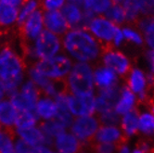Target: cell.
I'll list each match as a JSON object with an SVG mask.
<instances>
[{"label":"cell","mask_w":154,"mask_h":153,"mask_svg":"<svg viewBox=\"0 0 154 153\" xmlns=\"http://www.w3.org/2000/svg\"><path fill=\"white\" fill-rule=\"evenodd\" d=\"M62 47L72 60L77 62H89L102 53V47L87 30L72 29L62 36Z\"/></svg>","instance_id":"obj_1"},{"label":"cell","mask_w":154,"mask_h":153,"mask_svg":"<svg viewBox=\"0 0 154 153\" xmlns=\"http://www.w3.org/2000/svg\"><path fill=\"white\" fill-rule=\"evenodd\" d=\"M27 70L26 61L11 45L6 44L0 48V80L5 84L8 96L26 80Z\"/></svg>","instance_id":"obj_2"},{"label":"cell","mask_w":154,"mask_h":153,"mask_svg":"<svg viewBox=\"0 0 154 153\" xmlns=\"http://www.w3.org/2000/svg\"><path fill=\"white\" fill-rule=\"evenodd\" d=\"M94 72L86 62H76L65 80L66 90L76 96L92 95L94 90Z\"/></svg>","instance_id":"obj_3"},{"label":"cell","mask_w":154,"mask_h":153,"mask_svg":"<svg viewBox=\"0 0 154 153\" xmlns=\"http://www.w3.org/2000/svg\"><path fill=\"white\" fill-rule=\"evenodd\" d=\"M31 66H34L41 74L52 81L64 82L73 64L67 55L59 54L56 57L48 60H38Z\"/></svg>","instance_id":"obj_4"},{"label":"cell","mask_w":154,"mask_h":153,"mask_svg":"<svg viewBox=\"0 0 154 153\" xmlns=\"http://www.w3.org/2000/svg\"><path fill=\"white\" fill-rule=\"evenodd\" d=\"M61 48L62 41L60 36L48 30H44L34 43V50L37 61L56 57L61 51Z\"/></svg>","instance_id":"obj_5"},{"label":"cell","mask_w":154,"mask_h":153,"mask_svg":"<svg viewBox=\"0 0 154 153\" xmlns=\"http://www.w3.org/2000/svg\"><path fill=\"white\" fill-rule=\"evenodd\" d=\"M117 27V25H115L104 16H95L90 21L87 30L100 43L103 51L107 48L113 47L112 40L115 35Z\"/></svg>","instance_id":"obj_6"},{"label":"cell","mask_w":154,"mask_h":153,"mask_svg":"<svg viewBox=\"0 0 154 153\" xmlns=\"http://www.w3.org/2000/svg\"><path fill=\"white\" fill-rule=\"evenodd\" d=\"M43 26L44 11L42 9H36L23 24L19 26L18 35L20 45H34L35 40L44 31Z\"/></svg>","instance_id":"obj_7"},{"label":"cell","mask_w":154,"mask_h":153,"mask_svg":"<svg viewBox=\"0 0 154 153\" xmlns=\"http://www.w3.org/2000/svg\"><path fill=\"white\" fill-rule=\"evenodd\" d=\"M98 121L92 116L76 117L71 125V133L84 145H88L94 140L97 131Z\"/></svg>","instance_id":"obj_8"},{"label":"cell","mask_w":154,"mask_h":153,"mask_svg":"<svg viewBox=\"0 0 154 153\" xmlns=\"http://www.w3.org/2000/svg\"><path fill=\"white\" fill-rule=\"evenodd\" d=\"M102 62L105 67L118 73L121 76H125L131 71V64L128 58L123 52L109 47L102 51Z\"/></svg>","instance_id":"obj_9"},{"label":"cell","mask_w":154,"mask_h":153,"mask_svg":"<svg viewBox=\"0 0 154 153\" xmlns=\"http://www.w3.org/2000/svg\"><path fill=\"white\" fill-rule=\"evenodd\" d=\"M67 105L70 112L75 117L91 116L96 111L95 97L93 95L76 96L68 94Z\"/></svg>","instance_id":"obj_10"},{"label":"cell","mask_w":154,"mask_h":153,"mask_svg":"<svg viewBox=\"0 0 154 153\" xmlns=\"http://www.w3.org/2000/svg\"><path fill=\"white\" fill-rule=\"evenodd\" d=\"M52 146L58 153H83L85 145L72 133L65 131L53 140Z\"/></svg>","instance_id":"obj_11"},{"label":"cell","mask_w":154,"mask_h":153,"mask_svg":"<svg viewBox=\"0 0 154 153\" xmlns=\"http://www.w3.org/2000/svg\"><path fill=\"white\" fill-rule=\"evenodd\" d=\"M44 26L46 30L58 36H63L70 29L68 23L59 10L44 12Z\"/></svg>","instance_id":"obj_12"},{"label":"cell","mask_w":154,"mask_h":153,"mask_svg":"<svg viewBox=\"0 0 154 153\" xmlns=\"http://www.w3.org/2000/svg\"><path fill=\"white\" fill-rule=\"evenodd\" d=\"M14 132L17 138L24 141L32 148H36L43 145L50 146L40 126L35 125L23 129H14Z\"/></svg>","instance_id":"obj_13"},{"label":"cell","mask_w":154,"mask_h":153,"mask_svg":"<svg viewBox=\"0 0 154 153\" xmlns=\"http://www.w3.org/2000/svg\"><path fill=\"white\" fill-rule=\"evenodd\" d=\"M94 141L97 143H113L118 145V149L126 144L128 136L121 134L120 131L113 126H101L97 131Z\"/></svg>","instance_id":"obj_14"},{"label":"cell","mask_w":154,"mask_h":153,"mask_svg":"<svg viewBox=\"0 0 154 153\" xmlns=\"http://www.w3.org/2000/svg\"><path fill=\"white\" fill-rule=\"evenodd\" d=\"M35 112L39 121L48 122L54 120L58 113L56 101L53 97L42 95L35 105Z\"/></svg>","instance_id":"obj_15"},{"label":"cell","mask_w":154,"mask_h":153,"mask_svg":"<svg viewBox=\"0 0 154 153\" xmlns=\"http://www.w3.org/2000/svg\"><path fill=\"white\" fill-rule=\"evenodd\" d=\"M18 115L17 109L14 107L9 98L0 102V127L3 129L13 130Z\"/></svg>","instance_id":"obj_16"},{"label":"cell","mask_w":154,"mask_h":153,"mask_svg":"<svg viewBox=\"0 0 154 153\" xmlns=\"http://www.w3.org/2000/svg\"><path fill=\"white\" fill-rule=\"evenodd\" d=\"M71 29H83V9L72 4L67 3L60 11Z\"/></svg>","instance_id":"obj_17"},{"label":"cell","mask_w":154,"mask_h":153,"mask_svg":"<svg viewBox=\"0 0 154 153\" xmlns=\"http://www.w3.org/2000/svg\"><path fill=\"white\" fill-rule=\"evenodd\" d=\"M18 91L20 94V96L24 98L27 101V103L34 109V111H35V105L40 98V96H42V93L39 90L38 87L31 80L27 79L21 84Z\"/></svg>","instance_id":"obj_18"},{"label":"cell","mask_w":154,"mask_h":153,"mask_svg":"<svg viewBox=\"0 0 154 153\" xmlns=\"http://www.w3.org/2000/svg\"><path fill=\"white\" fill-rule=\"evenodd\" d=\"M138 115H139V110L137 107H135L129 112L125 113L124 118L122 119L121 127L123 129V134H125L126 136L129 137L137 133Z\"/></svg>","instance_id":"obj_19"},{"label":"cell","mask_w":154,"mask_h":153,"mask_svg":"<svg viewBox=\"0 0 154 153\" xmlns=\"http://www.w3.org/2000/svg\"><path fill=\"white\" fill-rule=\"evenodd\" d=\"M94 83L100 88H107L117 84L115 72L106 67H100L94 72Z\"/></svg>","instance_id":"obj_20"},{"label":"cell","mask_w":154,"mask_h":153,"mask_svg":"<svg viewBox=\"0 0 154 153\" xmlns=\"http://www.w3.org/2000/svg\"><path fill=\"white\" fill-rule=\"evenodd\" d=\"M137 26L143 35L147 45L154 49V19L152 17H140L137 21Z\"/></svg>","instance_id":"obj_21"},{"label":"cell","mask_w":154,"mask_h":153,"mask_svg":"<svg viewBox=\"0 0 154 153\" xmlns=\"http://www.w3.org/2000/svg\"><path fill=\"white\" fill-rule=\"evenodd\" d=\"M135 104V95L131 92L128 86H124L121 89L120 98L115 105V111L118 114H125L129 112Z\"/></svg>","instance_id":"obj_22"},{"label":"cell","mask_w":154,"mask_h":153,"mask_svg":"<svg viewBox=\"0 0 154 153\" xmlns=\"http://www.w3.org/2000/svg\"><path fill=\"white\" fill-rule=\"evenodd\" d=\"M39 126L42 129L45 136L47 137L50 146H52L53 140L55 138L66 131V128L60 122H58L56 119L48 122H42Z\"/></svg>","instance_id":"obj_23"},{"label":"cell","mask_w":154,"mask_h":153,"mask_svg":"<svg viewBox=\"0 0 154 153\" xmlns=\"http://www.w3.org/2000/svg\"><path fill=\"white\" fill-rule=\"evenodd\" d=\"M128 88L132 89L134 92L140 94L141 92L145 91L146 89V78L143 72L139 69H133L131 70L126 79Z\"/></svg>","instance_id":"obj_24"},{"label":"cell","mask_w":154,"mask_h":153,"mask_svg":"<svg viewBox=\"0 0 154 153\" xmlns=\"http://www.w3.org/2000/svg\"><path fill=\"white\" fill-rule=\"evenodd\" d=\"M18 8L8 6L0 0V28L12 25L18 20Z\"/></svg>","instance_id":"obj_25"},{"label":"cell","mask_w":154,"mask_h":153,"mask_svg":"<svg viewBox=\"0 0 154 153\" xmlns=\"http://www.w3.org/2000/svg\"><path fill=\"white\" fill-rule=\"evenodd\" d=\"M16 135L13 130H0V153H15Z\"/></svg>","instance_id":"obj_26"},{"label":"cell","mask_w":154,"mask_h":153,"mask_svg":"<svg viewBox=\"0 0 154 153\" xmlns=\"http://www.w3.org/2000/svg\"><path fill=\"white\" fill-rule=\"evenodd\" d=\"M125 9L126 23H136L140 19V0H124L121 3Z\"/></svg>","instance_id":"obj_27"},{"label":"cell","mask_w":154,"mask_h":153,"mask_svg":"<svg viewBox=\"0 0 154 153\" xmlns=\"http://www.w3.org/2000/svg\"><path fill=\"white\" fill-rule=\"evenodd\" d=\"M39 119L35 112L32 111H21L18 112L15 127L14 129H23L37 125Z\"/></svg>","instance_id":"obj_28"},{"label":"cell","mask_w":154,"mask_h":153,"mask_svg":"<svg viewBox=\"0 0 154 153\" xmlns=\"http://www.w3.org/2000/svg\"><path fill=\"white\" fill-rule=\"evenodd\" d=\"M104 17L107 18L109 20H111L112 23H113L117 26L124 24L126 21L125 9L121 4L112 3V5L105 12Z\"/></svg>","instance_id":"obj_29"},{"label":"cell","mask_w":154,"mask_h":153,"mask_svg":"<svg viewBox=\"0 0 154 153\" xmlns=\"http://www.w3.org/2000/svg\"><path fill=\"white\" fill-rule=\"evenodd\" d=\"M112 5V0H85L84 8L90 10L94 14H105V12Z\"/></svg>","instance_id":"obj_30"},{"label":"cell","mask_w":154,"mask_h":153,"mask_svg":"<svg viewBox=\"0 0 154 153\" xmlns=\"http://www.w3.org/2000/svg\"><path fill=\"white\" fill-rule=\"evenodd\" d=\"M38 6H40L39 0H30V1H28L24 6H23V8H21V10L18 15V20H17L18 25L20 26L23 24L30 17V15H32L35 11Z\"/></svg>","instance_id":"obj_31"},{"label":"cell","mask_w":154,"mask_h":153,"mask_svg":"<svg viewBox=\"0 0 154 153\" xmlns=\"http://www.w3.org/2000/svg\"><path fill=\"white\" fill-rule=\"evenodd\" d=\"M138 128L145 135H154V116L149 113H142L139 117Z\"/></svg>","instance_id":"obj_32"},{"label":"cell","mask_w":154,"mask_h":153,"mask_svg":"<svg viewBox=\"0 0 154 153\" xmlns=\"http://www.w3.org/2000/svg\"><path fill=\"white\" fill-rule=\"evenodd\" d=\"M122 31H123L125 39H126L129 42L134 43L137 46L143 45V37L139 31L136 30L132 26H124L122 28Z\"/></svg>","instance_id":"obj_33"},{"label":"cell","mask_w":154,"mask_h":153,"mask_svg":"<svg viewBox=\"0 0 154 153\" xmlns=\"http://www.w3.org/2000/svg\"><path fill=\"white\" fill-rule=\"evenodd\" d=\"M92 148L93 153H114L118 150V145L113 143H97L94 140L90 144L86 145Z\"/></svg>","instance_id":"obj_34"},{"label":"cell","mask_w":154,"mask_h":153,"mask_svg":"<svg viewBox=\"0 0 154 153\" xmlns=\"http://www.w3.org/2000/svg\"><path fill=\"white\" fill-rule=\"evenodd\" d=\"M98 119H100V122L101 123L102 125H108V126L118 125L120 123L119 114L114 110H111L103 113H100Z\"/></svg>","instance_id":"obj_35"},{"label":"cell","mask_w":154,"mask_h":153,"mask_svg":"<svg viewBox=\"0 0 154 153\" xmlns=\"http://www.w3.org/2000/svg\"><path fill=\"white\" fill-rule=\"evenodd\" d=\"M40 8L43 11L57 10L64 6L65 0H39Z\"/></svg>","instance_id":"obj_36"},{"label":"cell","mask_w":154,"mask_h":153,"mask_svg":"<svg viewBox=\"0 0 154 153\" xmlns=\"http://www.w3.org/2000/svg\"><path fill=\"white\" fill-rule=\"evenodd\" d=\"M141 17H152L154 14V0H140Z\"/></svg>","instance_id":"obj_37"},{"label":"cell","mask_w":154,"mask_h":153,"mask_svg":"<svg viewBox=\"0 0 154 153\" xmlns=\"http://www.w3.org/2000/svg\"><path fill=\"white\" fill-rule=\"evenodd\" d=\"M15 153H34V148L26 144L24 141L17 138L15 143Z\"/></svg>","instance_id":"obj_38"},{"label":"cell","mask_w":154,"mask_h":153,"mask_svg":"<svg viewBox=\"0 0 154 153\" xmlns=\"http://www.w3.org/2000/svg\"><path fill=\"white\" fill-rule=\"evenodd\" d=\"M124 40H125V36H124V34H123L122 28H120L118 26L117 29H116V32H115V35H114L113 40H112V47H120L123 44Z\"/></svg>","instance_id":"obj_39"},{"label":"cell","mask_w":154,"mask_h":153,"mask_svg":"<svg viewBox=\"0 0 154 153\" xmlns=\"http://www.w3.org/2000/svg\"><path fill=\"white\" fill-rule=\"evenodd\" d=\"M145 58L149 63L150 72L154 73V49H149L145 53Z\"/></svg>","instance_id":"obj_40"},{"label":"cell","mask_w":154,"mask_h":153,"mask_svg":"<svg viewBox=\"0 0 154 153\" xmlns=\"http://www.w3.org/2000/svg\"><path fill=\"white\" fill-rule=\"evenodd\" d=\"M7 96H8L7 87H6L5 84L0 80V102L4 99H6Z\"/></svg>","instance_id":"obj_41"},{"label":"cell","mask_w":154,"mask_h":153,"mask_svg":"<svg viewBox=\"0 0 154 153\" xmlns=\"http://www.w3.org/2000/svg\"><path fill=\"white\" fill-rule=\"evenodd\" d=\"M2 2L8 5V6H11L13 8H18L20 6L23 7V0H2Z\"/></svg>","instance_id":"obj_42"},{"label":"cell","mask_w":154,"mask_h":153,"mask_svg":"<svg viewBox=\"0 0 154 153\" xmlns=\"http://www.w3.org/2000/svg\"><path fill=\"white\" fill-rule=\"evenodd\" d=\"M145 106H147L149 108L148 110L149 112H151L153 113V115H154V94H153V96H149V99L146 102V105Z\"/></svg>","instance_id":"obj_43"},{"label":"cell","mask_w":154,"mask_h":153,"mask_svg":"<svg viewBox=\"0 0 154 153\" xmlns=\"http://www.w3.org/2000/svg\"><path fill=\"white\" fill-rule=\"evenodd\" d=\"M68 3L72 4L74 6L79 7L80 8H84V5H85V0H67Z\"/></svg>","instance_id":"obj_44"},{"label":"cell","mask_w":154,"mask_h":153,"mask_svg":"<svg viewBox=\"0 0 154 153\" xmlns=\"http://www.w3.org/2000/svg\"><path fill=\"white\" fill-rule=\"evenodd\" d=\"M118 152H119V153H130V149H129L128 146L125 144V145L122 146V147H121V148L118 149Z\"/></svg>","instance_id":"obj_45"},{"label":"cell","mask_w":154,"mask_h":153,"mask_svg":"<svg viewBox=\"0 0 154 153\" xmlns=\"http://www.w3.org/2000/svg\"><path fill=\"white\" fill-rule=\"evenodd\" d=\"M112 3H114V4H121L122 3L124 0H112Z\"/></svg>","instance_id":"obj_46"},{"label":"cell","mask_w":154,"mask_h":153,"mask_svg":"<svg viewBox=\"0 0 154 153\" xmlns=\"http://www.w3.org/2000/svg\"><path fill=\"white\" fill-rule=\"evenodd\" d=\"M28 1H30V0H23V6H24Z\"/></svg>","instance_id":"obj_47"},{"label":"cell","mask_w":154,"mask_h":153,"mask_svg":"<svg viewBox=\"0 0 154 153\" xmlns=\"http://www.w3.org/2000/svg\"><path fill=\"white\" fill-rule=\"evenodd\" d=\"M152 18H153V19H154V14H153V15H152Z\"/></svg>","instance_id":"obj_48"},{"label":"cell","mask_w":154,"mask_h":153,"mask_svg":"<svg viewBox=\"0 0 154 153\" xmlns=\"http://www.w3.org/2000/svg\"><path fill=\"white\" fill-rule=\"evenodd\" d=\"M1 129H2V127H0V130H1Z\"/></svg>","instance_id":"obj_49"}]
</instances>
